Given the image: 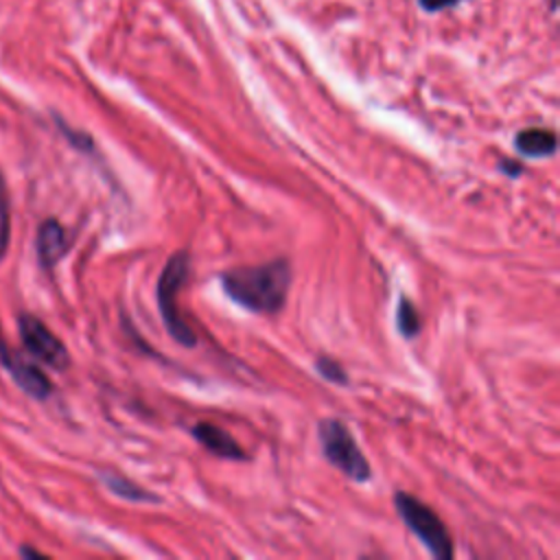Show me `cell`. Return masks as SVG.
<instances>
[{
    "label": "cell",
    "instance_id": "obj_13",
    "mask_svg": "<svg viewBox=\"0 0 560 560\" xmlns=\"http://www.w3.org/2000/svg\"><path fill=\"white\" fill-rule=\"evenodd\" d=\"M315 370H317L326 381H330V383H337V385H346V383H348V374H346L343 368H341L335 359H330V357H319V359L315 361Z\"/></svg>",
    "mask_w": 560,
    "mask_h": 560
},
{
    "label": "cell",
    "instance_id": "obj_6",
    "mask_svg": "<svg viewBox=\"0 0 560 560\" xmlns=\"http://www.w3.org/2000/svg\"><path fill=\"white\" fill-rule=\"evenodd\" d=\"M192 438L203 446L208 448L210 453H214L217 457H223V459H234V462H243L247 459L245 451L241 448V444L228 433L223 431L221 427L212 424V422H197L192 429H190Z\"/></svg>",
    "mask_w": 560,
    "mask_h": 560
},
{
    "label": "cell",
    "instance_id": "obj_11",
    "mask_svg": "<svg viewBox=\"0 0 560 560\" xmlns=\"http://www.w3.org/2000/svg\"><path fill=\"white\" fill-rule=\"evenodd\" d=\"M396 326H398V332L407 339H413L418 332H420V315L416 311V306L402 295L398 300V308H396Z\"/></svg>",
    "mask_w": 560,
    "mask_h": 560
},
{
    "label": "cell",
    "instance_id": "obj_5",
    "mask_svg": "<svg viewBox=\"0 0 560 560\" xmlns=\"http://www.w3.org/2000/svg\"><path fill=\"white\" fill-rule=\"evenodd\" d=\"M20 337H22L24 346L28 348V352L33 357H37L39 361H44L46 365H50L55 370H66L68 368L70 354H68L66 346L37 317H33V315H22L20 317Z\"/></svg>",
    "mask_w": 560,
    "mask_h": 560
},
{
    "label": "cell",
    "instance_id": "obj_3",
    "mask_svg": "<svg viewBox=\"0 0 560 560\" xmlns=\"http://www.w3.org/2000/svg\"><path fill=\"white\" fill-rule=\"evenodd\" d=\"M396 510L407 527L420 538V542L431 551V556L440 560L453 558V540L442 518L422 501L407 492H396L394 497Z\"/></svg>",
    "mask_w": 560,
    "mask_h": 560
},
{
    "label": "cell",
    "instance_id": "obj_4",
    "mask_svg": "<svg viewBox=\"0 0 560 560\" xmlns=\"http://www.w3.org/2000/svg\"><path fill=\"white\" fill-rule=\"evenodd\" d=\"M322 451L326 459L339 468L352 481H368L370 479V464L363 457L359 444L354 442L348 427L337 418H326L317 427Z\"/></svg>",
    "mask_w": 560,
    "mask_h": 560
},
{
    "label": "cell",
    "instance_id": "obj_1",
    "mask_svg": "<svg viewBox=\"0 0 560 560\" xmlns=\"http://www.w3.org/2000/svg\"><path fill=\"white\" fill-rule=\"evenodd\" d=\"M291 284V267L284 258L254 267H236L221 273L225 295L252 313L273 315L284 306Z\"/></svg>",
    "mask_w": 560,
    "mask_h": 560
},
{
    "label": "cell",
    "instance_id": "obj_9",
    "mask_svg": "<svg viewBox=\"0 0 560 560\" xmlns=\"http://www.w3.org/2000/svg\"><path fill=\"white\" fill-rule=\"evenodd\" d=\"M514 147L525 158H547L556 151V133L549 129H523L516 133Z\"/></svg>",
    "mask_w": 560,
    "mask_h": 560
},
{
    "label": "cell",
    "instance_id": "obj_8",
    "mask_svg": "<svg viewBox=\"0 0 560 560\" xmlns=\"http://www.w3.org/2000/svg\"><path fill=\"white\" fill-rule=\"evenodd\" d=\"M4 368L11 372L13 381H15L28 396L39 398V400H44V398L50 396L52 385H50L48 376H46L42 370H37L33 363H28V361H24V359L11 354L9 361L4 363Z\"/></svg>",
    "mask_w": 560,
    "mask_h": 560
},
{
    "label": "cell",
    "instance_id": "obj_16",
    "mask_svg": "<svg viewBox=\"0 0 560 560\" xmlns=\"http://www.w3.org/2000/svg\"><path fill=\"white\" fill-rule=\"evenodd\" d=\"M9 357H11V352H9V348H7L4 339H2V332H0V363L4 365L9 361Z\"/></svg>",
    "mask_w": 560,
    "mask_h": 560
},
{
    "label": "cell",
    "instance_id": "obj_14",
    "mask_svg": "<svg viewBox=\"0 0 560 560\" xmlns=\"http://www.w3.org/2000/svg\"><path fill=\"white\" fill-rule=\"evenodd\" d=\"M499 168H501L505 175H510V177H518V175L523 173V164H518V162H514V160H501V162H499Z\"/></svg>",
    "mask_w": 560,
    "mask_h": 560
},
{
    "label": "cell",
    "instance_id": "obj_2",
    "mask_svg": "<svg viewBox=\"0 0 560 560\" xmlns=\"http://www.w3.org/2000/svg\"><path fill=\"white\" fill-rule=\"evenodd\" d=\"M188 271H190L188 252H175L158 278L155 298H158L162 322H164L166 330L171 332V337L177 343L192 348L197 343V337L179 313V291L188 278Z\"/></svg>",
    "mask_w": 560,
    "mask_h": 560
},
{
    "label": "cell",
    "instance_id": "obj_7",
    "mask_svg": "<svg viewBox=\"0 0 560 560\" xmlns=\"http://www.w3.org/2000/svg\"><path fill=\"white\" fill-rule=\"evenodd\" d=\"M37 258L42 267L50 269L59 262V258L68 249V236L66 230L57 219H46L37 230Z\"/></svg>",
    "mask_w": 560,
    "mask_h": 560
},
{
    "label": "cell",
    "instance_id": "obj_12",
    "mask_svg": "<svg viewBox=\"0 0 560 560\" xmlns=\"http://www.w3.org/2000/svg\"><path fill=\"white\" fill-rule=\"evenodd\" d=\"M11 241V210H9V192L7 184L0 175V258L7 254Z\"/></svg>",
    "mask_w": 560,
    "mask_h": 560
},
{
    "label": "cell",
    "instance_id": "obj_10",
    "mask_svg": "<svg viewBox=\"0 0 560 560\" xmlns=\"http://www.w3.org/2000/svg\"><path fill=\"white\" fill-rule=\"evenodd\" d=\"M103 483L109 488V492L127 499V501H136V503H160V497L147 492L144 488H140L138 483L129 481L127 477L114 475V472H103L101 475Z\"/></svg>",
    "mask_w": 560,
    "mask_h": 560
},
{
    "label": "cell",
    "instance_id": "obj_17",
    "mask_svg": "<svg viewBox=\"0 0 560 560\" xmlns=\"http://www.w3.org/2000/svg\"><path fill=\"white\" fill-rule=\"evenodd\" d=\"M22 556H35V558H46L44 553H39V551H35V549H28V547H24V549H22Z\"/></svg>",
    "mask_w": 560,
    "mask_h": 560
},
{
    "label": "cell",
    "instance_id": "obj_15",
    "mask_svg": "<svg viewBox=\"0 0 560 560\" xmlns=\"http://www.w3.org/2000/svg\"><path fill=\"white\" fill-rule=\"evenodd\" d=\"M420 2H422V7H424L427 11H435V9L448 7V4H453V2H457V0H420Z\"/></svg>",
    "mask_w": 560,
    "mask_h": 560
}]
</instances>
